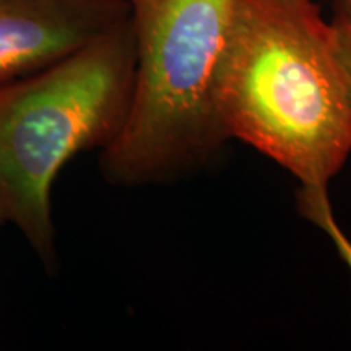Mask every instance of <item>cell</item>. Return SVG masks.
Instances as JSON below:
<instances>
[{
	"label": "cell",
	"instance_id": "277c9868",
	"mask_svg": "<svg viewBox=\"0 0 351 351\" xmlns=\"http://www.w3.org/2000/svg\"><path fill=\"white\" fill-rule=\"evenodd\" d=\"M127 19L125 0H0V85L67 59Z\"/></svg>",
	"mask_w": 351,
	"mask_h": 351
},
{
	"label": "cell",
	"instance_id": "8992f818",
	"mask_svg": "<svg viewBox=\"0 0 351 351\" xmlns=\"http://www.w3.org/2000/svg\"><path fill=\"white\" fill-rule=\"evenodd\" d=\"M330 3L332 16L328 23L332 26L337 54L346 77L351 106V0H330Z\"/></svg>",
	"mask_w": 351,
	"mask_h": 351
},
{
	"label": "cell",
	"instance_id": "7a4b0ae2",
	"mask_svg": "<svg viewBox=\"0 0 351 351\" xmlns=\"http://www.w3.org/2000/svg\"><path fill=\"white\" fill-rule=\"evenodd\" d=\"M130 19L75 54L0 85V208L49 271L57 267L52 187L78 153L104 150L130 108Z\"/></svg>",
	"mask_w": 351,
	"mask_h": 351
},
{
	"label": "cell",
	"instance_id": "5b68a950",
	"mask_svg": "<svg viewBox=\"0 0 351 351\" xmlns=\"http://www.w3.org/2000/svg\"><path fill=\"white\" fill-rule=\"evenodd\" d=\"M296 202L301 217L313 223L314 226H317L320 231L326 232L332 244L335 245L340 258L348 265L351 271V239L345 234V231L337 221L330 199H328V189L300 186Z\"/></svg>",
	"mask_w": 351,
	"mask_h": 351
},
{
	"label": "cell",
	"instance_id": "3957f363",
	"mask_svg": "<svg viewBox=\"0 0 351 351\" xmlns=\"http://www.w3.org/2000/svg\"><path fill=\"white\" fill-rule=\"evenodd\" d=\"M125 2L135 39L134 88L99 168L111 184L138 187L199 169L228 142L212 82L234 0Z\"/></svg>",
	"mask_w": 351,
	"mask_h": 351
},
{
	"label": "cell",
	"instance_id": "6da1fadb",
	"mask_svg": "<svg viewBox=\"0 0 351 351\" xmlns=\"http://www.w3.org/2000/svg\"><path fill=\"white\" fill-rule=\"evenodd\" d=\"M225 135L328 189L351 155L348 86L332 26L314 0H234L213 72Z\"/></svg>",
	"mask_w": 351,
	"mask_h": 351
},
{
	"label": "cell",
	"instance_id": "52a82bcc",
	"mask_svg": "<svg viewBox=\"0 0 351 351\" xmlns=\"http://www.w3.org/2000/svg\"><path fill=\"white\" fill-rule=\"evenodd\" d=\"M7 223V219H5V217H3V212H2V208H0V226L2 225H5Z\"/></svg>",
	"mask_w": 351,
	"mask_h": 351
}]
</instances>
